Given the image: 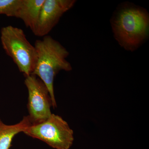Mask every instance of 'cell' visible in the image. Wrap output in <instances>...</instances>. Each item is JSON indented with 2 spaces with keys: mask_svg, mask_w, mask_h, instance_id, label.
<instances>
[{
  "mask_svg": "<svg viewBox=\"0 0 149 149\" xmlns=\"http://www.w3.org/2000/svg\"><path fill=\"white\" fill-rule=\"evenodd\" d=\"M24 84L28 92L29 117L32 124L43 122L52 114V100L46 85L34 74L25 77Z\"/></svg>",
  "mask_w": 149,
  "mask_h": 149,
  "instance_id": "5",
  "label": "cell"
},
{
  "mask_svg": "<svg viewBox=\"0 0 149 149\" xmlns=\"http://www.w3.org/2000/svg\"><path fill=\"white\" fill-rule=\"evenodd\" d=\"M2 124L3 123L1 121V120H0V127H1V126Z\"/></svg>",
  "mask_w": 149,
  "mask_h": 149,
  "instance_id": "10",
  "label": "cell"
},
{
  "mask_svg": "<svg viewBox=\"0 0 149 149\" xmlns=\"http://www.w3.org/2000/svg\"><path fill=\"white\" fill-rule=\"evenodd\" d=\"M32 124L29 116L24 117L17 124L13 125L2 124L0 127V149H9L12 141L17 133L22 132Z\"/></svg>",
  "mask_w": 149,
  "mask_h": 149,
  "instance_id": "8",
  "label": "cell"
},
{
  "mask_svg": "<svg viewBox=\"0 0 149 149\" xmlns=\"http://www.w3.org/2000/svg\"><path fill=\"white\" fill-rule=\"evenodd\" d=\"M75 2L74 0H45L34 35L38 37L47 36L63 14L72 8Z\"/></svg>",
  "mask_w": 149,
  "mask_h": 149,
  "instance_id": "6",
  "label": "cell"
},
{
  "mask_svg": "<svg viewBox=\"0 0 149 149\" xmlns=\"http://www.w3.org/2000/svg\"><path fill=\"white\" fill-rule=\"evenodd\" d=\"M45 0H20L14 17L19 18L34 33Z\"/></svg>",
  "mask_w": 149,
  "mask_h": 149,
  "instance_id": "7",
  "label": "cell"
},
{
  "mask_svg": "<svg viewBox=\"0 0 149 149\" xmlns=\"http://www.w3.org/2000/svg\"><path fill=\"white\" fill-rule=\"evenodd\" d=\"M34 46L37 52V61L31 74L39 77L46 85L52 105L55 108L56 103L54 93V79L60 70H72L71 64L66 60L69 52L58 42L47 35L42 40H37Z\"/></svg>",
  "mask_w": 149,
  "mask_h": 149,
  "instance_id": "1",
  "label": "cell"
},
{
  "mask_svg": "<svg viewBox=\"0 0 149 149\" xmlns=\"http://www.w3.org/2000/svg\"><path fill=\"white\" fill-rule=\"evenodd\" d=\"M20 0H0V15L14 17Z\"/></svg>",
  "mask_w": 149,
  "mask_h": 149,
  "instance_id": "9",
  "label": "cell"
},
{
  "mask_svg": "<svg viewBox=\"0 0 149 149\" xmlns=\"http://www.w3.org/2000/svg\"><path fill=\"white\" fill-rule=\"evenodd\" d=\"M111 23L115 38L126 50H136L148 35L149 14L144 8L123 7L115 14Z\"/></svg>",
  "mask_w": 149,
  "mask_h": 149,
  "instance_id": "2",
  "label": "cell"
},
{
  "mask_svg": "<svg viewBox=\"0 0 149 149\" xmlns=\"http://www.w3.org/2000/svg\"><path fill=\"white\" fill-rule=\"evenodd\" d=\"M23 133L56 149H69L74 141L73 130L61 116L51 114L47 120L32 124Z\"/></svg>",
  "mask_w": 149,
  "mask_h": 149,
  "instance_id": "4",
  "label": "cell"
},
{
  "mask_svg": "<svg viewBox=\"0 0 149 149\" xmlns=\"http://www.w3.org/2000/svg\"><path fill=\"white\" fill-rule=\"evenodd\" d=\"M1 40L6 53L13 60L25 77L32 74L37 61L35 46L27 40L24 31L11 25L1 29Z\"/></svg>",
  "mask_w": 149,
  "mask_h": 149,
  "instance_id": "3",
  "label": "cell"
}]
</instances>
